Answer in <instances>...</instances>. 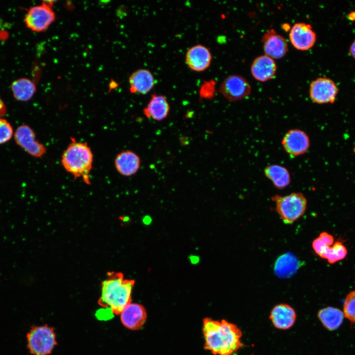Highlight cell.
Wrapping results in <instances>:
<instances>
[{"label": "cell", "instance_id": "5", "mask_svg": "<svg viewBox=\"0 0 355 355\" xmlns=\"http://www.w3.org/2000/svg\"><path fill=\"white\" fill-rule=\"evenodd\" d=\"M26 337L27 348L32 355H49L57 345L53 328L47 324L32 327Z\"/></svg>", "mask_w": 355, "mask_h": 355}, {"label": "cell", "instance_id": "30", "mask_svg": "<svg viewBox=\"0 0 355 355\" xmlns=\"http://www.w3.org/2000/svg\"><path fill=\"white\" fill-rule=\"evenodd\" d=\"M349 17H350V19L351 20L355 19V12L351 13L349 14Z\"/></svg>", "mask_w": 355, "mask_h": 355}, {"label": "cell", "instance_id": "26", "mask_svg": "<svg viewBox=\"0 0 355 355\" xmlns=\"http://www.w3.org/2000/svg\"><path fill=\"white\" fill-rule=\"evenodd\" d=\"M14 135L10 123L4 118H0V144L8 142Z\"/></svg>", "mask_w": 355, "mask_h": 355}, {"label": "cell", "instance_id": "14", "mask_svg": "<svg viewBox=\"0 0 355 355\" xmlns=\"http://www.w3.org/2000/svg\"><path fill=\"white\" fill-rule=\"evenodd\" d=\"M261 41L266 55L272 58H281L287 52L288 46L285 39L273 29L264 34Z\"/></svg>", "mask_w": 355, "mask_h": 355}, {"label": "cell", "instance_id": "23", "mask_svg": "<svg viewBox=\"0 0 355 355\" xmlns=\"http://www.w3.org/2000/svg\"><path fill=\"white\" fill-rule=\"evenodd\" d=\"M344 313L339 309L328 307L320 309L318 317L323 326L329 330L337 329L342 323Z\"/></svg>", "mask_w": 355, "mask_h": 355}, {"label": "cell", "instance_id": "29", "mask_svg": "<svg viewBox=\"0 0 355 355\" xmlns=\"http://www.w3.org/2000/svg\"><path fill=\"white\" fill-rule=\"evenodd\" d=\"M5 112V107L2 101L0 98V114H4Z\"/></svg>", "mask_w": 355, "mask_h": 355}, {"label": "cell", "instance_id": "4", "mask_svg": "<svg viewBox=\"0 0 355 355\" xmlns=\"http://www.w3.org/2000/svg\"><path fill=\"white\" fill-rule=\"evenodd\" d=\"M276 210L285 224H291L303 215L306 210L307 201L300 192H293L285 196L275 195L272 197Z\"/></svg>", "mask_w": 355, "mask_h": 355}, {"label": "cell", "instance_id": "10", "mask_svg": "<svg viewBox=\"0 0 355 355\" xmlns=\"http://www.w3.org/2000/svg\"><path fill=\"white\" fill-rule=\"evenodd\" d=\"M338 90L333 80L326 77H320L311 82L310 96L313 102L319 104L333 103Z\"/></svg>", "mask_w": 355, "mask_h": 355}, {"label": "cell", "instance_id": "17", "mask_svg": "<svg viewBox=\"0 0 355 355\" xmlns=\"http://www.w3.org/2000/svg\"><path fill=\"white\" fill-rule=\"evenodd\" d=\"M114 166L120 175L125 177L132 176L140 169L141 159L132 151L123 150L115 157Z\"/></svg>", "mask_w": 355, "mask_h": 355}, {"label": "cell", "instance_id": "3", "mask_svg": "<svg viewBox=\"0 0 355 355\" xmlns=\"http://www.w3.org/2000/svg\"><path fill=\"white\" fill-rule=\"evenodd\" d=\"M93 162V154L88 143L77 142L72 138L61 157L65 170L74 178H82L86 184H90L89 174Z\"/></svg>", "mask_w": 355, "mask_h": 355}, {"label": "cell", "instance_id": "24", "mask_svg": "<svg viewBox=\"0 0 355 355\" xmlns=\"http://www.w3.org/2000/svg\"><path fill=\"white\" fill-rule=\"evenodd\" d=\"M11 89L14 98L20 101L30 100L36 90L35 83L26 78L15 80L11 85Z\"/></svg>", "mask_w": 355, "mask_h": 355}, {"label": "cell", "instance_id": "27", "mask_svg": "<svg viewBox=\"0 0 355 355\" xmlns=\"http://www.w3.org/2000/svg\"><path fill=\"white\" fill-rule=\"evenodd\" d=\"M215 82L213 80L204 82L199 90L200 98L207 99L213 98L215 92Z\"/></svg>", "mask_w": 355, "mask_h": 355}, {"label": "cell", "instance_id": "1", "mask_svg": "<svg viewBox=\"0 0 355 355\" xmlns=\"http://www.w3.org/2000/svg\"><path fill=\"white\" fill-rule=\"evenodd\" d=\"M202 330L204 349L213 355H233L244 346L241 330L225 320L218 321L206 318L203 320Z\"/></svg>", "mask_w": 355, "mask_h": 355}, {"label": "cell", "instance_id": "20", "mask_svg": "<svg viewBox=\"0 0 355 355\" xmlns=\"http://www.w3.org/2000/svg\"><path fill=\"white\" fill-rule=\"evenodd\" d=\"M170 109V105L166 97L154 94L143 108V112L147 118L161 121L168 116Z\"/></svg>", "mask_w": 355, "mask_h": 355}, {"label": "cell", "instance_id": "11", "mask_svg": "<svg viewBox=\"0 0 355 355\" xmlns=\"http://www.w3.org/2000/svg\"><path fill=\"white\" fill-rule=\"evenodd\" d=\"M285 151L291 156H298L305 153L309 148L310 141L303 131L293 129L288 131L282 141Z\"/></svg>", "mask_w": 355, "mask_h": 355}, {"label": "cell", "instance_id": "13", "mask_svg": "<svg viewBox=\"0 0 355 355\" xmlns=\"http://www.w3.org/2000/svg\"><path fill=\"white\" fill-rule=\"evenodd\" d=\"M120 315L122 324L132 330L141 329L147 318L144 307L138 303H130L125 307Z\"/></svg>", "mask_w": 355, "mask_h": 355}, {"label": "cell", "instance_id": "15", "mask_svg": "<svg viewBox=\"0 0 355 355\" xmlns=\"http://www.w3.org/2000/svg\"><path fill=\"white\" fill-rule=\"evenodd\" d=\"M212 54L209 49L201 44L191 47L185 55V62L188 66L196 71L206 70L212 61Z\"/></svg>", "mask_w": 355, "mask_h": 355}, {"label": "cell", "instance_id": "22", "mask_svg": "<svg viewBox=\"0 0 355 355\" xmlns=\"http://www.w3.org/2000/svg\"><path fill=\"white\" fill-rule=\"evenodd\" d=\"M264 174L278 189H282L290 184V175L287 169L284 166L273 164L266 167Z\"/></svg>", "mask_w": 355, "mask_h": 355}, {"label": "cell", "instance_id": "19", "mask_svg": "<svg viewBox=\"0 0 355 355\" xmlns=\"http://www.w3.org/2000/svg\"><path fill=\"white\" fill-rule=\"evenodd\" d=\"M277 66L273 58L265 55L256 57L251 66L252 76L257 80L264 82L275 74Z\"/></svg>", "mask_w": 355, "mask_h": 355}, {"label": "cell", "instance_id": "25", "mask_svg": "<svg viewBox=\"0 0 355 355\" xmlns=\"http://www.w3.org/2000/svg\"><path fill=\"white\" fill-rule=\"evenodd\" d=\"M343 313L346 318L355 323V290L347 295L344 302Z\"/></svg>", "mask_w": 355, "mask_h": 355}, {"label": "cell", "instance_id": "8", "mask_svg": "<svg viewBox=\"0 0 355 355\" xmlns=\"http://www.w3.org/2000/svg\"><path fill=\"white\" fill-rule=\"evenodd\" d=\"M14 138L16 143L33 157L41 158L46 152L45 146L36 140L34 131L27 125L19 126Z\"/></svg>", "mask_w": 355, "mask_h": 355}, {"label": "cell", "instance_id": "6", "mask_svg": "<svg viewBox=\"0 0 355 355\" xmlns=\"http://www.w3.org/2000/svg\"><path fill=\"white\" fill-rule=\"evenodd\" d=\"M334 238L330 234L323 232L312 243V247L320 257L327 259L330 264L343 259L346 256V247L340 241L334 243Z\"/></svg>", "mask_w": 355, "mask_h": 355}, {"label": "cell", "instance_id": "16", "mask_svg": "<svg viewBox=\"0 0 355 355\" xmlns=\"http://www.w3.org/2000/svg\"><path fill=\"white\" fill-rule=\"evenodd\" d=\"M269 319L277 329L287 330L294 324L296 313L294 309L286 304H279L272 309Z\"/></svg>", "mask_w": 355, "mask_h": 355}, {"label": "cell", "instance_id": "18", "mask_svg": "<svg viewBox=\"0 0 355 355\" xmlns=\"http://www.w3.org/2000/svg\"><path fill=\"white\" fill-rule=\"evenodd\" d=\"M130 91L132 93L145 94L153 87L155 81L152 73L147 69H139L129 79Z\"/></svg>", "mask_w": 355, "mask_h": 355}, {"label": "cell", "instance_id": "21", "mask_svg": "<svg viewBox=\"0 0 355 355\" xmlns=\"http://www.w3.org/2000/svg\"><path fill=\"white\" fill-rule=\"evenodd\" d=\"M302 264L293 254L287 252L276 260L274 270L275 274L281 278H288L293 275Z\"/></svg>", "mask_w": 355, "mask_h": 355}, {"label": "cell", "instance_id": "28", "mask_svg": "<svg viewBox=\"0 0 355 355\" xmlns=\"http://www.w3.org/2000/svg\"><path fill=\"white\" fill-rule=\"evenodd\" d=\"M350 52L352 56L355 59V40L354 41L350 46Z\"/></svg>", "mask_w": 355, "mask_h": 355}, {"label": "cell", "instance_id": "2", "mask_svg": "<svg viewBox=\"0 0 355 355\" xmlns=\"http://www.w3.org/2000/svg\"><path fill=\"white\" fill-rule=\"evenodd\" d=\"M135 281L124 278L121 273H116L103 281L98 304L102 312L118 315L131 303L132 291Z\"/></svg>", "mask_w": 355, "mask_h": 355}, {"label": "cell", "instance_id": "12", "mask_svg": "<svg viewBox=\"0 0 355 355\" xmlns=\"http://www.w3.org/2000/svg\"><path fill=\"white\" fill-rule=\"evenodd\" d=\"M289 38L291 43L296 49L307 50L314 45L316 41V34L310 24L297 23L290 31Z\"/></svg>", "mask_w": 355, "mask_h": 355}, {"label": "cell", "instance_id": "9", "mask_svg": "<svg viewBox=\"0 0 355 355\" xmlns=\"http://www.w3.org/2000/svg\"><path fill=\"white\" fill-rule=\"evenodd\" d=\"M219 91L226 99L233 102L248 96L251 89L244 77L239 75H231L222 81Z\"/></svg>", "mask_w": 355, "mask_h": 355}, {"label": "cell", "instance_id": "7", "mask_svg": "<svg viewBox=\"0 0 355 355\" xmlns=\"http://www.w3.org/2000/svg\"><path fill=\"white\" fill-rule=\"evenodd\" d=\"M52 5L44 2L41 5L30 8L25 18L27 27L37 32L46 30L55 19Z\"/></svg>", "mask_w": 355, "mask_h": 355}]
</instances>
